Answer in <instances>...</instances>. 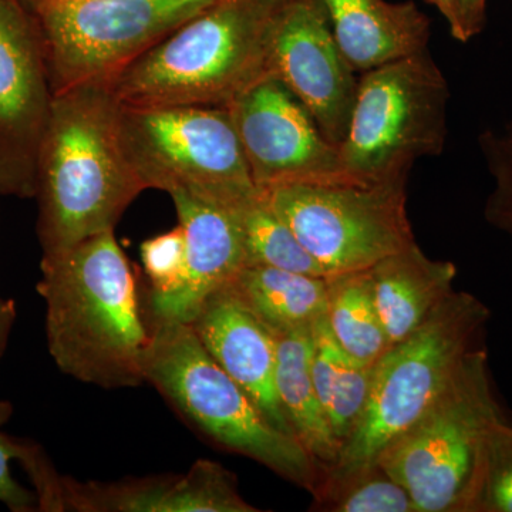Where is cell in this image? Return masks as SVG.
<instances>
[{
	"instance_id": "obj_1",
	"label": "cell",
	"mask_w": 512,
	"mask_h": 512,
	"mask_svg": "<svg viewBox=\"0 0 512 512\" xmlns=\"http://www.w3.org/2000/svg\"><path fill=\"white\" fill-rule=\"evenodd\" d=\"M120 113L106 84L55 94L37 165L42 258L114 231L131 202L147 190L124 153Z\"/></svg>"
},
{
	"instance_id": "obj_2",
	"label": "cell",
	"mask_w": 512,
	"mask_h": 512,
	"mask_svg": "<svg viewBox=\"0 0 512 512\" xmlns=\"http://www.w3.org/2000/svg\"><path fill=\"white\" fill-rule=\"evenodd\" d=\"M40 272L37 293L45 301L47 349L56 366L104 389L140 386L150 332L114 231L42 258Z\"/></svg>"
},
{
	"instance_id": "obj_3",
	"label": "cell",
	"mask_w": 512,
	"mask_h": 512,
	"mask_svg": "<svg viewBox=\"0 0 512 512\" xmlns=\"http://www.w3.org/2000/svg\"><path fill=\"white\" fill-rule=\"evenodd\" d=\"M275 0H217L134 60L107 87L121 106L224 107L269 76Z\"/></svg>"
},
{
	"instance_id": "obj_4",
	"label": "cell",
	"mask_w": 512,
	"mask_h": 512,
	"mask_svg": "<svg viewBox=\"0 0 512 512\" xmlns=\"http://www.w3.org/2000/svg\"><path fill=\"white\" fill-rule=\"evenodd\" d=\"M144 382L218 446L241 454L313 494L322 470L301 441L276 429L204 348L190 323L157 319L143 363Z\"/></svg>"
},
{
	"instance_id": "obj_5",
	"label": "cell",
	"mask_w": 512,
	"mask_h": 512,
	"mask_svg": "<svg viewBox=\"0 0 512 512\" xmlns=\"http://www.w3.org/2000/svg\"><path fill=\"white\" fill-rule=\"evenodd\" d=\"M490 311L471 293L454 291L409 338L394 343L373 365L365 412L322 478L375 466L384 448L413 426L478 348Z\"/></svg>"
},
{
	"instance_id": "obj_6",
	"label": "cell",
	"mask_w": 512,
	"mask_h": 512,
	"mask_svg": "<svg viewBox=\"0 0 512 512\" xmlns=\"http://www.w3.org/2000/svg\"><path fill=\"white\" fill-rule=\"evenodd\" d=\"M503 419L487 352L476 348L377 464L409 491L416 512H467L488 433Z\"/></svg>"
},
{
	"instance_id": "obj_7",
	"label": "cell",
	"mask_w": 512,
	"mask_h": 512,
	"mask_svg": "<svg viewBox=\"0 0 512 512\" xmlns=\"http://www.w3.org/2000/svg\"><path fill=\"white\" fill-rule=\"evenodd\" d=\"M450 90L429 50L360 74L340 160L359 181L409 178L420 158L443 154Z\"/></svg>"
},
{
	"instance_id": "obj_8",
	"label": "cell",
	"mask_w": 512,
	"mask_h": 512,
	"mask_svg": "<svg viewBox=\"0 0 512 512\" xmlns=\"http://www.w3.org/2000/svg\"><path fill=\"white\" fill-rule=\"evenodd\" d=\"M217 0H22L42 39L53 93L109 84Z\"/></svg>"
},
{
	"instance_id": "obj_9",
	"label": "cell",
	"mask_w": 512,
	"mask_h": 512,
	"mask_svg": "<svg viewBox=\"0 0 512 512\" xmlns=\"http://www.w3.org/2000/svg\"><path fill=\"white\" fill-rule=\"evenodd\" d=\"M124 153L146 188L228 208L259 192L224 107L121 106Z\"/></svg>"
},
{
	"instance_id": "obj_10",
	"label": "cell",
	"mask_w": 512,
	"mask_h": 512,
	"mask_svg": "<svg viewBox=\"0 0 512 512\" xmlns=\"http://www.w3.org/2000/svg\"><path fill=\"white\" fill-rule=\"evenodd\" d=\"M409 178L284 184L261 190L326 275L365 271L412 247Z\"/></svg>"
},
{
	"instance_id": "obj_11",
	"label": "cell",
	"mask_w": 512,
	"mask_h": 512,
	"mask_svg": "<svg viewBox=\"0 0 512 512\" xmlns=\"http://www.w3.org/2000/svg\"><path fill=\"white\" fill-rule=\"evenodd\" d=\"M53 100L35 20L22 0H0V195L35 200Z\"/></svg>"
},
{
	"instance_id": "obj_12",
	"label": "cell",
	"mask_w": 512,
	"mask_h": 512,
	"mask_svg": "<svg viewBox=\"0 0 512 512\" xmlns=\"http://www.w3.org/2000/svg\"><path fill=\"white\" fill-rule=\"evenodd\" d=\"M249 174L259 190L284 184L355 180L285 84L265 77L228 107Z\"/></svg>"
},
{
	"instance_id": "obj_13",
	"label": "cell",
	"mask_w": 512,
	"mask_h": 512,
	"mask_svg": "<svg viewBox=\"0 0 512 512\" xmlns=\"http://www.w3.org/2000/svg\"><path fill=\"white\" fill-rule=\"evenodd\" d=\"M268 43L269 76L288 87L323 136L339 147L360 76L340 50L322 0L278 3Z\"/></svg>"
},
{
	"instance_id": "obj_14",
	"label": "cell",
	"mask_w": 512,
	"mask_h": 512,
	"mask_svg": "<svg viewBox=\"0 0 512 512\" xmlns=\"http://www.w3.org/2000/svg\"><path fill=\"white\" fill-rule=\"evenodd\" d=\"M39 511L87 512H254L239 494L237 478L210 460H200L184 476L144 478L124 483H77L59 474Z\"/></svg>"
},
{
	"instance_id": "obj_15",
	"label": "cell",
	"mask_w": 512,
	"mask_h": 512,
	"mask_svg": "<svg viewBox=\"0 0 512 512\" xmlns=\"http://www.w3.org/2000/svg\"><path fill=\"white\" fill-rule=\"evenodd\" d=\"M204 348L251 397L266 419L295 437L276 390L278 336L231 285L205 301L190 323Z\"/></svg>"
},
{
	"instance_id": "obj_16",
	"label": "cell",
	"mask_w": 512,
	"mask_h": 512,
	"mask_svg": "<svg viewBox=\"0 0 512 512\" xmlns=\"http://www.w3.org/2000/svg\"><path fill=\"white\" fill-rule=\"evenodd\" d=\"M170 197L187 242L185 275L177 291L150 301V306L156 319L191 323L205 301L231 285L247 266V254L227 208L184 192H173Z\"/></svg>"
},
{
	"instance_id": "obj_17",
	"label": "cell",
	"mask_w": 512,
	"mask_h": 512,
	"mask_svg": "<svg viewBox=\"0 0 512 512\" xmlns=\"http://www.w3.org/2000/svg\"><path fill=\"white\" fill-rule=\"evenodd\" d=\"M322 3L333 36L357 73L427 49L430 20L412 0H322Z\"/></svg>"
},
{
	"instance_id": "obj_18",
	"label": "cell",
	"mask_w": 512,
	"mask_h": 512,
	"mask_svg": "<svg viewBox=\"0 0 512 512\" xmlns=\"http://www.w3.org/2000/svg\"><path fill=\"white\" fill-rule=\"evenodd\" d=\"M369 274L377 312L394 345L416 332L454 292L457 266L429 258L414 244L370 266Z\"/></svg>"
},
{
	"instance_id": "obj_19",
	"label": "cell",
	"mask_w": 512,
	"mask_h": 512,
	"mask_svg": "<svg viewBox=\"0 0 512 512\" xmlns=\"http://www.w3.org/2000/svg\"><path fill=\"white\" fill-rule=\"evenodd\" d=\"M312 328L279 333L276 345V390L296 439L315 458L320 470L336 464L340 454L336 439L320 403L311 372Z\"/></svg>"
},
{
	"instance_id": "obj_20",
	"label": "cell",
	"mask_w": 512,
	"mask_h": 512,
	"mask_svg": "<svg viewBox=\"0 0 512 512\" xmlns=\"http://www.w3.org/2000/svg\"><path fill=\"white\" fill-rule=\"evenodd\" d=\"M231 286L276 335L311 328L328 309V281L322 276L252 265Z\"/></svg>"
},
{
	"instance_id": "obj_21",
	"label": "cell",
	"mask_w": 512,
	"mask_h": 512,
	"mask_svg": "<svg viewBox=\"0 0 512 512\" xmlns=\"http://www.w3.org/2000/svg\"><path fill=\"white\" fill-rule=\"evenodd\" d=\"M326 281V320L333 338L353 360L375 365L392 343L377 312L369 269L328 276Z\"/></svg>"
},
{
	"instance_id": "obj_22",
	"label": "cell",
	"mask_w": 512,
	"mask_h": 512,
	"mask_svg": "<svg viewBox=\"0 0 512 512\" xmlns=\"http://www.w3.org/2000/svg\"><path fill=\"white\" fill-rule=\"evenodd\" d=\"M227 210L231 212L241 232L247 266H272L328 278L322 266L309 255L288 225L272 210L264 192L259 190L255 197L237 202Z\"/></svg>"
},
{
	"instance_id": "obj_23",
	"label": "cell",
	"mask_w": 512,
	"mask_h": 512,
	"mask_svg": "<svg viewBox=\"0 0 512 512\" xmlns=\"http://www.w3.org/2000/svg\"><path fill=\"white\" fill-rule=\"evenodd\" d=\"M316 510L416 512L409 491L380 464L340 478H322L312 494Z\"/></svg>"
},
{
	"instance_id": "obj_24",
	"label": "cell",
	"mask_w": 512,
	"mask_h": 512,
	"mask_svg": "<svg viewBox=\"0 0 512 512\" xmlns=\"http://www.w3.org/2000/svg\"><path fill=\"white\" fill-rule=\"evenodd\" d=\"M467 512H512V424L507 419L488 433Z\"/></svg>"
},
{
	"instance_id": "obj_25",
	"label": "cell",
	"mask_w": 512,
	"mask_h": 512,
	"mask_svg": "<svg viewBox=\"0 0 512 512\" xmlns=\"http://www.w3.org/2000/svg\"><path fill=\"white\" fill-rule=\"evenodd\" d=\"M478 146L494 181L485 202V221L512 241V120L503 128L483 131Z\"/></svg>"
},
{
	"instance_id": "obj_26",
	"label": "cell",
	"mask_w": 512,
	"mask_h": 512,
	"mask_svg": "<svg viewBox=\"0 0 512 512\" xmlns=\"http://www.w3.org/2000/svg\"><path fill=\"white\" fill-rule=\"evenodd\" d=\"M372 375L373 365L357 362L348 356L333 383L326 416L340 446L349 439L362 419L369 400Z\"/></svg>"
},
{
	"instance_id": "obj_27",
	"label": "cell",
	"mask_w": 512,
	"mask_h": 512,
	"mask_svg": "<svg viewBox=\"0 0 512 512\" xmlns=\"http://www.w3.org/2000/svg\"><path fill=\"white\" fill-rule=\"evenodd\" d=\"M141 261L151 282L150 301L165 298L183 284L187 242L183 225L141 244Z\"/></svg>"
},
{
	"instance_id": "obj_28",
	"label": "cell",
	"mask_w": 512,
	"mask_h": 512,
	"mask_svg": "<svg viewBox=\"0 0 512 512\" xmlns=\"http://www.w3.org/2000/svg\"><path fill=\"white\" fill-rule=\"evenodd\" d=\"M6 420L8 417L0 416V424ZM29 446V441L13 439L0 431V503L13 512L39 511L36 493L20 485L10 471L12 460L22 461L28 454Z\"/></svg>"
},
{
	"instance_id": "obj_29",
	"label": "cell",
	"mask_w": 512,
	"mask_h": 512,
	"mask_svg": "<svg viewBox=\"0 0 512 512\" xmlns=\"http://www.w3.org/2000/svg\"><path fill=\"white\" fill-rule=\"evenodd\" d=\"M485 8L487 0H457L458 12V42H470L473 37L480 35L485 26Z\"/></svg>"
},
{
	"instance_id": "obj_30",
	"label": "cell",
	"mask_w": 512,
	"mask_h": 512,
	"mask_svg": "<svg viewBox=\"0 0 512 512\" xmlns=\"http://www.w3.org/2000/svg\"><path fill=\"white\" fill-rule=\"evenodd\" d=\"M16 303L13 299L0 298V357L8 346L10 332L16 320ZM9 404H0V416L9 417Z\"/></svg>"
},
{
	"instance_id": "obj_31",
	"label": "cell",
	"mask_w": 512,
	"mask_h": 512,
	"mask_svg": "<svg viewBox=\"0 0 512 512\" xmlns=\"http://www.w3.org/2000/svg\"><path fill=\"white\" fill-rule=\"evenodd\" d=\"M275 2L282 3L285 2V0H275Z\"/></svg>"
},
{
	"instance_id": "obj_32",
	"label": "cell",
	"mask_w": 512,
	"mask_h": 512,
	"mask_svg": "<svg viewBox=\"0 0 512 512\" xmlns=\"http://www.w3.org/2000/svg\"><path fill=\"white\" fill-rule=\"evenodd\" d=\"M3 417H5V416H3ZM8 419H9V417H8Z\"/></svg>"
}]
</instances>
